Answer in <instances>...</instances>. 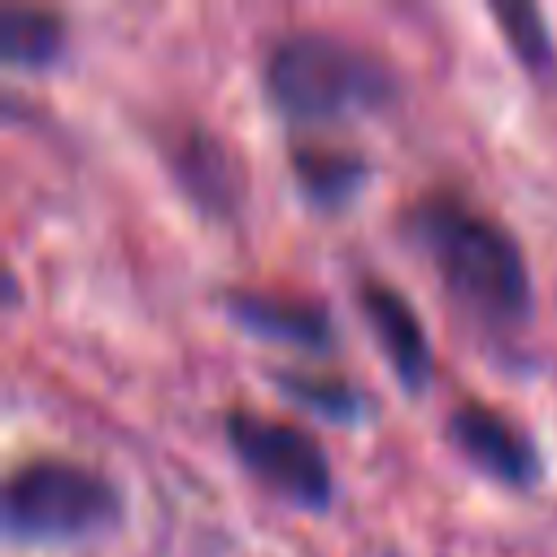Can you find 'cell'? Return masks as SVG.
Masks as SVG:
<instances>
[{
    "label": "cell",
    "mask_w": 557,
    "mask_h": 557,
    "mask_svg": "<svg viewBox=\"0 0 557 557\" xmlns=\"http://www.w3.org/2000/svg\"><path fill=\"white\" fill-rule=\"evenodd\" d=\"M357 309L379 344V352L387 357L392 374L400 379L405 392H422L426 379H431V335L422 326V318L413 313V305L405 300V292H396L387 278H374L366 274L357 283Z\"/></svg>",
    "instance_id": "obj_6"
},
{
    "label": "cell",
    "mask_w": 557,
    "mask_h": 557,
    "mask_svg": "<svg viewBox=\"0 0 557 557\" xmlns=\"http://www.w3.org/2000/svg\"><path fill=\"white\" fill-rule=\"evenodd\" d=\"M448 444L487 479L505 487H531L540 479V448L505 409L487 400H457L444 413Z\"/></svg>",
    "instance_id": "obj_5"
},
{
    "label": "cell",
    "mask_w": 557,
    "mask_h": 557,
    "mask_svg": "<svg viewBox=\"0 0 557 557\" xmlns=\"http://www.w3.org/2000/svg\"><path fill=\"white\" fill-rule=\"evenodd\" d=\"M492 17H496L509 52L522 61V70H531V74L553 70V39H548L544 13L535 4H492Z\"/></svg>",
    "instance_id": "obj_11"
},
{
    "label": "cell",
    "mask_w": 557,
    "mask_h": 557,
    "mask_svg": "<svg viewBox=\"0 0 557 557\" xmlns=\"http://www.w3.org/2000/svg\"><path fill=\"white\" fill-rule=\"evenodd\" d=\"M400 226L470 318L513 326L531 313L527 252L496 213L457 191H426L405 205Z\"/></svg>",
    "instance_id": "obj_1"
},
{
    "label": "cell",
    "mask_w": 557,
    "mask_h": 557,
    "mask_svg": "<svg viewBox=\"0 0 557 557\" xmlns=\"http://www.w3.org/2000/svg\"><path fill=\"white\" fill-rule=\"evenodd\" d=\"M274 383L300 409H313L331 422H357L366 409V396L344 379H326V374H309V370H274Z\"/></svg>",
    "instance_id": "obj_10"
},
{
    "label": "cell",
    "mask_w": 557,
    "mask_h": 557,
    "mask_svg": "<svg viewBox=\"0 0 557 557\" xmlns=\"http://www.w3.org/2000/svg\"><path fill=\"white\" fill-rule=\"evenodd\" d=\"M117 513H122L117 487L83 461L35 453L4 474L0 522L4 535L17 544L87 540L113 527Z\"/></svg>",
    "instance_id": "obj_3"
},
{
    "label": "cell",
    "mask_w": 557,
    "mask_h": 557,
    "mask_svg": "<svg viewBox=\"0 0 557 557\" xmlns=\"http://www.w3.org/2000/svg\"><path fill=\"white\" fill-rule=\"evenodd\" d=\"M65 22L52 9L30 4H4L0 9V57L9 65H44L61 52Z\"/></svg>",
    "instance_id": "obj_9"
},
{
    "label": "cell",
    "mask_w": 557,
    "mask_h": 557,
    "mask_svg": "<svg viewBox=\"0 0 557 557\" xmlns=\"http://www.w3.org/2000/svg\"><path fill=\"white\" fill-rule=\"evenodd\" d=\"M292 170L296 183L309 200L318 205H339L344 196L357 191L366 178V161L352 148H331V144H296L292 148Z\"/></svg>",
    "instance_id": "obj_8"
},
{
    "label": "cell",
    "mask_w": 557,
    "mask_h": 557,
    "mask_svg": "<svg viewBox=\"0 0 557 557\" xmlns=\"http://www.w3.org/2000/svg\"><path fill=\"white\" fill-rule=\"evenodd\" d=\"M222 305H226L231 322H239L244 331H252L261 339H278V344H296V348L331 344V313L309 296H292V292H274V287H226Z\"/></svg>",
    "instance_id": "obj_7"
},
{
    "label": "cell",
    "mask_w": 557,
    "mask_h": 557,
    "mask_svg": "<svg viewBox=\"0 0 557 557\" xmlns=\"http://www.w3.org/2000/svg\"><path fill=\"white\" fill-rule=\"evenodd\" d=\"M261 87L292 122H344L383 109L396 96V74L335 30H283L265 48Z\"/></svg>",
    "instance_id": "obj_2"
},
{
    "label": "cell",
    "mask_w": 557,
    "mask_h": 557,
    "mask_svg": "<svg viewBox=\"0 0 557 557\" xmlns=\"http://www.w3.org/2000/svg\"><path fill=\"white\" fill-rule=\"evenodd\" d=\"M222 431L235 461L278 500L300 509H322L331 500V461L305 426L257 409H231Z\"/></svg>",
    "instance_id": "obj_4"
}]
</instances>
